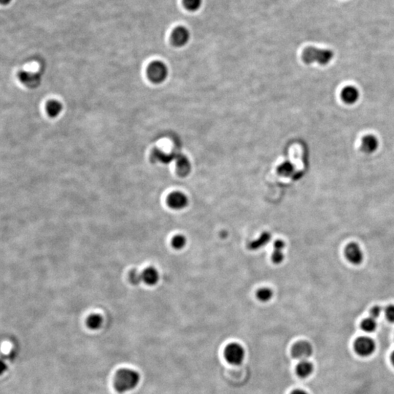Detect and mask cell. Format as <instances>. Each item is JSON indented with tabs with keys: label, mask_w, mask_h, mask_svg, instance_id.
I'll return each mask as SVG.
<instances>
[{
	"label": "cell",
	"mask_w": 394,
	"mask_h": 394,
	"mask_svg": "<svg viewBox=\"0 0 394 394\" xmlns=\"http://www.w3.org/2000/svg\"><path fill=\"white\" fill-rule=\"evenodd\" d=\"M140 375L134 370L124 369L117 373L115 380V388L118 393H125L132 390L138 385Z\"/></svg>",
	"instance_id": "6da1fadb"
},
{
	"label": "cell",
	"mask_w": 394,
	"mask_h": 394,
	"mask_svg": "<svg viewBox=\"0 0 394 394\" xmlns=\"http://www.w3.org/2000/svg\"><path fill=\"white\" fill-rule=\"evenodd\" d=\"M334 53L331 50L319 49V48L309 47L305 49L302 53V59L307 65L317 63L320 65H327L332 59Z\"/></svg>",
	"instance_id": "7a4b0ae2"
},
{
	"label": "cell",
	"mask_w": 394,
	"mask_h": 394,
	"mask_svg": "<svg viewBox=\"0 0 394 394\" xmlns=\"http://www.w3.org/2000/svg\"><path fill=\"white\" fill-rule=\"evenodd\" d=\"M167 65L160 61H155L148 66L147 74L151 82L159 84L164 82L168 76Z\"/></svg>",
	"instance_id": "3957f363"
},
{
	"label": "cell",
	"mask_w": 394,
	"mask_h": 394,
	"mask_svg": "<svg viewBox=\"0 0 394 394\" xmlns=\"http://www.w3.org/2000/svg\"><path fill=\"white\" fill-rule=\"evenodd\" d=\"M354 349L358 355L362 357H368L374 353L376 350V345L374 340L370 337H361L355 340Z\"/></svg>",
	"instance_id": "277c9868"
},
{
	"label": "cell",
	"mask_w": 394,
	"mask_h": 394,
	"mask_svg": "<svg viewBox=\"0 0 394 394\" xmlns=\"http://www.w3.org/2000/svg\"><path fill=\"white\" fill-rule=\"evenodd\" d=\"M225 357L230 364L238 365L243 361L245 358V350L241 345L232 343L228 345L225 350Z\"/></svg>",
	"instance_id": "5b68a950"
},
{
	"label": "cell",
	"mask_w": 394,
	"mask_h": 394,
	"mask_svg": "<svg viewBox=\"0 0 394 394\" xmlns=\"http://www.w3.org/2000/svg\"><path fill=\"white\" fill-rule=\"evenodd\" d=\"M190 38V32L187 28L184 26H178L172 34V44L175 46L180 48L185 46L189 43Z\"/></svg>",
	"instance_id": "8992f818"
},
{
	"label": "cell",
	"mask_w": 394,
	"mask_h": 394,
	"mask_svg": "<svg viewBox=\"0 0 394 394\" xmlns=\"http://www.w3.org/2000/svg\"><path fill=\"white\" fill-rule=\"evenodd\" d=\"M313 348L310 343L306 341H301L294 345L292 348L293 356L297 359L307 360L312 355Z\"/></svg>",
	"instance_id": "52a82bcc"
},
{
	"label": "cell",
	"mask_w": 394,
	"mask_h": 394,
	"mask_svg": "<svg viewBox=\"0 0 394 394\" xmlns=\"http://www.w3.org/2000/svg\"><path fill=\"white\" fill-rule=\"evenodd\" d=\"M167 204L173 210H182L188 205L187 197L182 192H175L170 194L167 197Z\"/></svg>",
	"instance_id": "ba28073f"
},
{
	"label": "cell",
	"mask_w": 394,
	"mask_h": 394,
	"mask_svg": "<svg viewBox=\"0 0 394 394\" xmlns=\"http://www.w3.org/2000/svg\"><path fill=\"white\" fill-rule=\"evenodd\" d=\"M345 256L347 259L354 265H358L363 262L364 255L361 248L357 244L351 243L345 249Z\"/></svg>",
	"instance_id": "9c48e42d"
},
{
	"label": "cell",
	"mask_w": 394,
	"mask_h": 394,
	"mask_svg": "<svg viewBox=\"0 0 394 394\" xmlns=\"http://www.w3.org/2000/svg\"><path fill=\"white\" fill-rule=\"evenodd\" d=\"M142 280L148 285H153L157 284L159 279V275L156 269L148 267L142 272Z\"/></svg>",
	"instance_id": "30bf717a"
},
{
	"label": "cell",
	"mask_w": 394,
	"mask_h": 394,
	"mask_svg": "<svg viewBox=\"0 0 394 394\" xmlns=\"http://www.w3.org/2000/svg\"><path fill=\"white\" fill-rule=\"evenodd\" d=\"M313 370L314 367L312 363L309 362L307 360H302L297 364L296 373L299 377L305 378V377H309L312 374Z\"/></svg>",
	"instance_id": "8fae6325"
},
{
	"label": "cell",
	"mask_w": 394,
	"mask_h": 394,
	"mask_svg": "<svg viewBox=\"0 0 394 394\" xmlns=\"http://www.w3.org/2000/svg\"><path fill=\"white\" fill-rule=\"evenodd\" d=\"M378 146V142L372 135L366 136L362 140L361 149L366 153H371L376 151Z\"/></svg>",
	"instance_id": "7c38bea8"
},
{
	"label": "cell",
	"mask_w": 394,
	"mask_h": 394,
	"mask_svg": "<svg viewBox=\"0 0 394 394\" xmlns=\"http://www.w3.org/2000/svg\"><path fill=\"white\" fill-rule=\"evenodd\" d=\"M341 97L345 103L353 104L358 100L359 93L354 87H348L342 91Z\"/></svg>",
	"instance_id": "4fadbf2b"
},
{
	"label": "cell",
	"mask_w": 394,
	"mask_h": 394,
	"mask_svg": "<svg viewBox=\"0 0 394 394\" xmlns=\"http://www.w3.org/2000/svg\"><path fill=\"white\" fill-rule=\"evenodd\" d=\"M271 236L270 233L269 232H263L260 235L259 238L256 241H253L249 244V249L252 250H259L262 247H264L265 245H267L270 242Z\"/></svg>",
	"instance_id": "5bb4252c"
},
{
	"label": "cell",
	"mask_w": 394,
	"mask_h": 394,
	"mask_svg": "<svg viewBox=\"0 0 394 394\" xmlns=\"http://www.w3.org/2000/svg\"><path fill=\"white\" fill-rule=\"evenodd\" d=\"M285 247L284 241H277L274 244V252L272 253V260L275 264H279L284 261V256L283 250Z\"/></svg>",
	"instance_id": "9a60e30c"
},
{
	"label": "cell",
	"mask_w": 394,
	"mask_h": 394,
	"mask_svg": "<svg viewBox=\"0 0 394 394\" xmlns=\"http://www.w3.org/2000/svg\"><path fill=\"white\" fill-rule=\"evenodd\" d=\"M63 107L62 104L56 100H50L46 105V110L48 115L52 118H56L59 116L62 112Z\"/></svg>",
	"instance_id": "2e32d148"
},
{
	"label": "cell",
	"mask_w": 394,
	"mask_h": 394,
	"mask_svg": "<svg viewBox=\"0 0 394 394\" xmlns=\"http://www.w3.org/2000/svg\"><path fill=\"white\" fill-rule=\"evenodd\" d=\"M361 327L363 331L365 332L372 333L377 328V322L375 319L370 317L362 321Z\"/></svg>",
	"instance_id": "e0dca14e"
},
{
	"label": "cell",
	"mask_w": 394,
	"mask_h": 394,
	"mask_svg": "<svg viewBox=\"0 0 394 394\" xmlns=\"http://www.w3.org/2000/svg\"><path fill=\"white\" fill-rule=\"evenodd\" d=\"M191 170V166L186 158H182L177 164V173L181 177H186L189 175Z\"/></svg>",
	"instance_id": "ac0fdd59"
},
{
	"label": "cell",
	"mask_w": 394,
	"mask_h": 394,
	"mask_svg": "<svg viewBox=\"0 0 394 394\" xmlns=\"http://www.w3.org/2000/svg\"><path fill=\"white\" fill-rule=\"evenodd\" d=\"M102 324V318L97 314L90 315L87 319V326L91 329L96 330L100 328Z\"/></svg>",
	"instance_id": "d6986e66"
},
{
	"label": "cell",
	"mask_w": 394,
	"mask_h": 394,
	"mask_svg": "<svg viewBox=\"0 0 394 394\" xmlns=\"http://www.w3.org/2000/svg\"><path fill=\"white\" fill-rule=\"evenodd\" d=\"M273 293L270 288H260L259 291L256 292V296L258 299L260 300L261 302H266L272 299Z\"/></svg>",
	"instance_id": "ffe728a7"
},
{
	"label": "cell",
	"mask_w": 394,
	"mask_h": 394,
	"mask_svg": "<svg viewBox=\"0 0 394 394\" xmlns=\"http://www.w3.org/2000/svg\"><path fill=\"white\" fill-rule=\"evenodd\" d=\"M202 2L203 0H183L185 7L190 11H197L199 10Z\"/></svg>",
	"instance_id": "44dd1931"
},
{
	"label": "cell",
	"mask_w": 394,
	"mask_h": 394,
	"mask_svg": "<svg viewBox=\"0 0 394 394\" xmlns=\"http://www.w3.org/2000/svg\"><path fill=\"white\" fill-rule=\"evenodd\" d=\"M186 239L183 235H176L172 240V245L175 249L177 250H180L186 245Z\"/></svg>",
	"instance_id": "7402d4cb"
},
{
	"label": "cell",
	"mask_w": 394,
	"mask_h": 394,
	"mask_svg": "<svg viewBox=\"0 0 394 394\" xmlns=\"http://www.w3.org/2000/svg\"><path fill=\"white\" fill-rule=\"evenodd\" d=\"M130 282L134 285H138L140 282L143 281L142 280V274L138 272V271L133 270L130 272Z\"/></svg>",
	"instance_id": "603a6c76"
},
{
	"label": "cell",
	"mask_w": 394,
	"mask_h": 394,
	"mask_svg": "<svg viewBox=\"0 0 394 394\" xmlns=\"http://www.w3.org/2000/svg\"><path fill=\"white\" fill-rule=\"evenodd\" d=\"M382 309L380 306H375L370 311V316L374 319H377L381 315Z\"/></svg>",
	"instance_id": "cb8c5ba5"
},
{
	"label": "cell",
	"mask_w": 394,
	"mask_h": 394,
	"mask_svg": "<svg viewBox=\"0 0 394 394\" xmlns=\"http://www.w3.org/2000/svg\"><path fill=\"white\" fill-rule=\"evenodd\" d=\"M386 315L390 322L394 324V306H388L386 310Z\"/></svg>",
	"instance_id": "d4e9b609"
},
{
	"label": "cell",
	"mask_w": 394,
	"mask_h": 394,
	"mask_svg": "<svg viewBox=\"0 0 394 394\" xmlns=\"http://www.w3.org/2000/svg\"><path fill=\"white\" fill-rule=\"evenodd\" d=\"M293 171V167L292 166L290 165V164H285V167H282L281 169V174L284 175L288 176L291 174V172Z\"/></svg>",
	"instance_id": "484cf974"
},
{
	"label": "cell",
	"mask_w": 394,
	"mask_h": 394,
	"mask_svg": "<svg viewBox=\"0 0 394 394\" xmlns=\"http://www.w3.org/2000/svg\"><path fill=\"white\" fill-rule=\"evenodd\" d=\"M291 394H308L306 392H305V391L302 390H296L294 392H293V393Z\"/></svg>",
	"instance_id": "4316f807"
},
{
	"label": "cell",
	"mask_w": 394,
	"mask_h": 394,
	"mask_svg": "<svg viewBox=\"0 0 394 394\" xmlns=\"http://www.w3.org/2000/svg\"><path fill=\"white\" fill-rule=\"evenodd\" d=\"M11 1L12 0H0V3H1V4L5 5V4H8L9 3H10Z\"/></svg>",
	"instance_id": "83f0119b"
},
{
	"label": "cell",
	"mask_w": 394,
	"mask_h": 394,
	"mask_svg": "<svg viewBox=\"0 0 394 394\" xmlns=\"http://www.w3.org/2000/svg\"><path fill=\"white\" fill-rule=\"evenodd\" d=\"M392 364H393L394 366V352H393V353H392Z\"/></svg>",
	"instance_id": "f1b7e54d"
}]
</instances>
